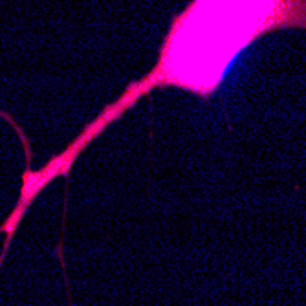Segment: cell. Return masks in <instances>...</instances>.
Instances as JSON below:
<instances>
[{"mask_svg": "<svg viewBox=\"0 0 306 306\" xmlns=\"http://www.w3.org/2000/svg\"><path fill=\"white\" fill-rule=\"evenodd\" d=\"M284 28H306V0H191L172 18L154 68L101 112L103 121H115L152 88L211 97L248 46Z\"/></svg>", "mask_w": 306, "mask_h": 306, "instance_id": "obj_1", "label": "cell"}]
</instances>
